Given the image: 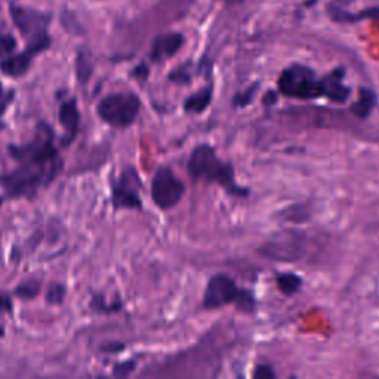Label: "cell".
Here are the masks:
<instances>
[{
	"label": "cell",
	"mask_w": 379,
	"mask_h": 379,
	"mask_svg": "<svg viewBox=\"0 0 379 379\" xmlns=\"http://www.w3.org/2000/svg\"><path fill=\"white\" fill-rule=\"evenodd\" d=\"M8 153L18 163L15 169L0 173V187L8 199L33 200L39 191L51 186L64 166L55 133L45 122L37 124L28 142L8 145Z\"/></svg>",
	"instance_id": "obj_1"
},
{
	"label": "cell",
	"mask_w": 379,
	"mask_h": 379,
	"mask_svg": "<svg viewBox=\"0 0 379 379\" xmlns=\"http://www.w3.org/2000/svg\"><path fill=\"white\" fill-rule=\"evenodd\" d=\"M187 171L193 180L218 184L231 196L246 197L249 194L248 188L240 187L236 182L231 164L222 162L215 149L209 144H200L193 149L187 162Z\"/></svg>",
	"instance_id": "obj_2"
},
{
	"label": "cell",
	"mask_w": 379,
	"mask_h": 379,
	"mask_svg": "<svg viewBox=\"0 0 379 379\" xmlns=\"http://www.w3.org/2000/svg\"><path fill=\"white\" fill-rule=\"evenodd\" d=\"M141 107L142 102L137 94L118 92L104 96L96 105V114L111 128L126 129L137 122Z\"/></svg>",
	"instance_id": "obj_3"
},
{
	"label": "cell",
	"mask_w": 379,
	"mask_h": 379,
	"mask_svg": "<svg viewBox=\"0 0 379 379\" xmlns=\"http://www.w3.org/2000/svg\"><path fill=\"white\" fill-rule=\"evenodd\" d=\"M279 87L281 92L292 98L314 100L325 96L323 79H317L313 70L303 65H294L281 73Z\"/></svg>",
	"instance_id": "obj_4"
},
{
	"label": "cell",
	"mask_w": 379,
	"mask_h": 379,
	"mask_svg": "<svg viewBox=\"0 0 379 379\" xmlns=\"http://www.w3.org/2000/svg\"><path fill=\"white\" fill-rule=\"evenodd\" d=\"M142 181L135 166H124L119 177L111 180V205L116 210H142Z\"/></svg>",
	"instance_id": "obj_5"
},
{
	"label": "cell",
	"mask_w": 379,
	"mask_h": 379,
	"mask_svg": "<svg viewBox=\"0 0 379 379\" xmlns=\"http://www.w3.org/2000/svg\"><path fill=\"white\" fill-rule=\"evenodd\" d=\"M150 193L155 206L162 210H169L181 202L186 194V186L171 168L160 166L153 177Z\"/></svg>",
	"instance_id": "obj_6"
},
{
	"label": "cell",
	"mask_w": 379,
	"mask_h": 379,
	"mask_svg": "<svg viewBox=\"0 0 379 379\" xmlns=\"http://www.w3.org/2000/svg\"><path fill=\"white\" fill-rule=\"evenodd\" d=\"M304 250L305 239L298 231H281L259 249L264 257L280 262L296 261L303 257Z\"/></svg>",
	"instance_id": "obj_7"
},
{
	"label": "cell",
	"mask_w": 379,
	"mask_h": 379,
	"mask_svg": "<svg viewBox=\"0 0 379 379\" xmlns=\"http://www.w3.org/2000/svg\"><path fill=\"white\" fill-rule=\"evenodd\" d=\"M240 289L236 281L227 274H215L208 281L205 295H203V308L217 310L235 303Z\"/></svg>",
	"instance_id": "obj_8"
},
{
	"label": "cell",
	"mask_w": 379,
	"mask_h": 379,
	"mask_svg": "<svg viewBox=\"0 0 379 379\" xmlns=\"http://www.w3.org/2000/svg\"><path fill=\"white\" fill-rule=\"evenodd\" d=\"M12 17L19 30L24 36L30 37V41L34 37L46 34L45 27L47 24V18L45 15L30 11V9L15 8L12 9Z\"/></svg>",
	"instance_id": "obj_9"
},
{
	"label": "cell",
	"mask_w": 379,
	"mask_h": 379,
	"mask_svg": "<svg viewBox=\"0 0 379 379\" xmlns=\"http://www.w3.org/2000/svg\"><path fill=\"white\" fill-rule=\"evenodd\" d=\"M58 120L65 131V138L63 140V145H70L72 141L77 137L80 128V111L77 107V101L74 98L67 100L61 104L60 111H58Z\"/></svg>",
	"instance_id": "obj_10"
},
{
	"label": "cell",
	"mask_w": 379,
	"mask_h": 379,
	"mask_svg": "<svg viewBox=\"0 0 379 379\" xmlns=\"http://www.w3.org/2000/svg\"><path fill=\"white\" fill-rule=\"evenodd\" d=\"M345 76V70L336 69L326 77H323V85H325V96L334 102L343 104L348 100L349 96V87H347L343 80Z\"/></svg>",
	"instance_id": "obj_11"
},
{
	"label": "cell",
	"mask_w": 379,
	"mask_h": 379,
	"mask_svg": "<svg viewBox=\"0 0 379 379\" xmlns=\"http://www.w3.org/2000/svg\"><path fill=\"white\" fill-rule=\"evenodd\" d=\"M182 43H184V37L178 33L159 37L158 41H155L154 45H153L151 60L154 63L164 61L166 58H171V56H173L175 54H177L181 50Z\"/></svg>",
	"instance_id": "obj_12"
},
{
	"label": "cell",
	"mask_w": 379,
	"mask_h": 379,
	"mask_svg": "<svg viewBox=\"0 0 379 379\" xmlns=\"http://www.w3.org/2000/svg\"><path fill=\"white\" fill-rule=\"evenodd\" d=\"M33 56L34 55L27 50L23 54L6 56L5 60L0 61V72L8 77H21L30 69Z\"/></svg>",
	"instance_id": "obj_13"
},
{
	"label": "cell",
	"mask_w": 379,
	"mask_h": 379,
	"mask_svg": "<svg viewBox=\"0 0 379 379\" xmlns=\"http://www.w3.org/2000/svg\"><path fill=\"white\" fill-rule=\"evenodd\" d=\"M212 102V86L202 87L200 91L194 92L187 96L186 101L182 102V109L188 114H202L208 110V107Z\"/></svg>",
	"instance_id": "obj_14"
},
{
	"label": "cell",
	"mask_w": 379,
	"mask_h": 379,
	"mask_svg": "<svg viewBox=\"0 0 379 379\" xmlns=\"http://www.w3.org/2000/svg\"><path fill=\"white\" fill-rule=\"evenodd\" d=\"M375 105H376V95L371 89L362 87V89L358 91V98L353 104L351 111L357 116L358 119H366L369 118V114L373 111Z\"/></svg>",
	"instance_id": "obj_15"
},
{
	"label": "cell",
	"mask_w": 379,
	"mask_h": 379,
	"mask_svg": "<svg viewBox=\"0 0 379 379\" xmlns=\"http://www.w3.org/2000/svg\"><path fill=\"white\" fill-rule=\"evenodd\" d=\"M329 12H330V17L341 23H356V21H362V19H367V18L379 19V8L367 9V11H363L360 14H348L335 6H332V8L329 6Z\"/></svg>",
	"instance_id": "obj_16"
},
{
	"label": "cell",
	"mask_w": 379,
	"mask_h": 379,
	"mask_svg": "<svg viewBox=\"0 0 379 379\" xmlns=\"http://www.w3.org/2000/svg\"><path fill=\"white\" fill-rule=\"evenodd\" d=\"M91 308L94 311H96V313H102V314H111V313H118V311L122 310V303L118 299L116 303H110L107 304L105 303V296L104 295H94L92 299H91Z\"/></svg>",
	"instance_id": "obj_17"
},
{
	"label": "cell",
	"mask_w": 379,
	"mask_h": 379,
	"mask_svg": "<svg viewBox=\"0 0 379 379\" xmlns=\"http://www.w3.org/2000/svg\"><path fill=\"white\" fill-rule=\"evenodd\" d=\"M14 294L21 299H34L39 294H41V281L34 279L23 281L21 285H18L15 288Z\"/></svg>",
	"instance_id": "obj_18"
},
{
	"label": "cell",
	"mask_w": 379,
	"mask_h": 379,
	"mask_svg": "<svg viewBox=\"0 0 379 379\" xmlns=\"http://www.w3.org/2000/svg\"><path fill=\"white\" fill-rule=\"evenodd\" d=\"M301 285H303V280H301L296 274L286 273V274H280L277 277V286L281 292L286 295L295 294L296 290L301 288Z\"/></svg>",
	"instance_id": "obj_19"
},
{
	"label": "cell",
	"mask_w": 379,
	"mask_h": 379,
	"mask_svg": "<svg viewBox=\"0 0 379 379\" xmlns=\"http://www.w3.org/2000/svg\"><path fill=\"white\" fill-rule=\"evenodd\" d=\"M65 292H67V288L61 283H55L52 285L50 289H47L46 292V303L51 304V305H60L63 304V301L65 298Z\"/></svg>",
	"instance_id": "obj_20"
},
{
	"label": "cell",
	"mask_w": 379,
	"mask_h": 379,
	"mask_svg": "<svg viewBox=\"0 0 379 379\" xmlns=\"http://www.w3.org/2000/svg\"><path fill=\"white\" fill-rule=\"evenodd\" d=\"M235 304L237 305V308L240 311H243V313H250V311L255 307L254 295L248 292V290H240L237 295V299L235 301Z\"/></svg>",
	"instance_id": "obj_21"
},
{
	"label": "cell",
	"mask_w": 379,
	"mask_h": 379,
	"mask_svg": "<svg viewBox=\"0 0 379 379\" xmlns=\"http://www.w3.org/2000/svg\"><path fill=\"white\" fill-rule=\"evenodd\" d=\"M76 73H77V77H79V80L82 83H85L87 79H89L91 74H92V67H91L89 61H87L83 55L77 56Z\"/></svg>",
	"instance_id": "obj_22"
},
{
	"label": "cell",
	"mask_w": 379,
	"mask_h": 379,
	"mask_svg": "<svg viewBox=\"0 0 379 379\" xmlns=\"http://www.w3.org/2000/svg\"><path fill=\"white\" fill-rule=\"evenodd\" d=\"M257 91H258V83L248 87L245 92H239L235 96V100H232V105H235V107H246L249 102H252V100H254Z\"/></svg>",
	"instance_id": "obj_23"
},
{
	"label": "cell",
	"mask_w": 379,
	"mask_h": 379,
	"mask_svg": "<svg viewBox=\"0 0 379 379\" xmlns=\"http://www.w3.org/2000/svg\"><path fill=\"white\" fill-rule=\"evenodd\" d=\"M17 42L11 34H0V56H8L15 51Z\"/></svg>",
	"instance_id": "obj_24"
},
{
	"label": "cell",
	"mask_w": 379,
	"mask_h": 379,
	"mask_svg": "<svg viewBox=\"0 0 379 379\" xmlns=\"http://www.w3.org/2000/svg\"><path fill=\"white\" fill-rule=\"evenodd\" d=\"M169 80H172L173 83H180V85H188L191 82V76L187 70V65L186 67H180V69L173 70L171 74H169Z\"/></svg>",
	"instance_id": "obj_25"
},
{
	"label": "cell",
	"mask_w": 379,
	"mask_h": 379,
	"mask_svg": "<svg viewBox=\"0 0 379 379\" xmlns=\"http://www.w3.org/2000/svg\"><path fill=\"white\" fill-rule=\"evenodd\" d=\"M254 378H257V379H274L276 378L274 369L271 367L270 365H259L255 369Z\"/></svg>",
	"instance_id": "obj_26"
},
{
	"label": "cell",
	"mask_w": 379,
	"mask_h": 379,
	"mask_svg": "<svg viewBox=\"0 0 379 379\" xmlns=\"http://www.w3.org/2000/svg\"><path fill=\"white\" fill-rule=\"evenodd\" d=\"M14 303L12 298L5 292H0V314H12Z\"/></svg>",
	"instance_id": "obj_27"
},
{
	"label": "cell",
	"mask_w": 379,
	"mask_h": 379,
	"mask_svg": "<svg viewBox=\"0 0 379 379\" xmlns=\"http://www.w3.org/2000/svg\"><path fill=\"white\" fill-rule=\"evenodd\" d=\"M135 369V362H122L119 365H116L114 367V376H128Z\"/></svg>",
	"instance_id": "obj_28"
},
{
	"label": "cell",
	"mask_w": 379,
	"mask_h": 379,
	"mask_svg": "<svg viewBox=\"0 0 379 379\" xmlns=\"http://www.w3.org/2000/svg\"><path fill=\"white\" fill-rule=\"evenodd\" d=\"M12 100H14V92L11 91L8 95L3 96L2 101H0V132H2V131L6 128V126H8V124L2 120V114L8 110V107H9V104L12 102Z\"/></svg>",
	"instance_id": "obj_29"
},
{
	"label": "cell",
	"mask_w": 379,
	"mask_h": 379,
	"mask_svg": "<svg viewBox=\"0 0 379 379\" xmlns=\"http://www.w3.org/2000/svg\"><path fill=\"white\" fill-rule=\"evenodd\" d=\"M149 74H150L149 67H147V65H144V64L138 65L137 69H135V70L132 72V76H135V77H137V79H140V80H145V79H147Z\"/></svg>",
	"instance_id": "obj_30"
},
{
	"label": "cell",
	"mask_w": 379,
	"mask_h": 379,
	"mask_svg": "<svg viewBox=\"0 0 379 379\" xmlns=\"http://www.w3.org/2000/svg\"><path fill=\"white\" fill-rule=\"evenodd\" d=\"M262 101H264V104L267 107H271L277 101V94L273 92V91H270V92H267V95L264 96V100H262Z\"/></svg>",
	"instance_id": "obj_31"
},
{
	"label": "cell",
	"mask_w": 379,
	"mask_h": 379,
	"mask_svg": "<svg viewBox=\"0 0 379 379\" xmlns=\"http://www.w3.org/2000/svg\"><path fill=\"white\" fill-rule=\"evenodd\" d=\"M124 348V345L123 344H119V345H110V347H105V348H102L104 349V351H120V349H123Z\"/></svg>",
	"instance_id": "obj_32"
},
{
	"label": "cell",
	"mask_w": 379,
	"mask_h": 379,
	"mask_svg": "<svg viewBox=\"0 0 379 379\" xmlns=\"http://www.w3.org/2000/svg\"><path fill=\"white\" fill-rule=\"evenodd\" d=\"M336 2H338L339 5H349V3H353L354 0H336Z\"/></svg>",
	"instance_id": "obj_33"
},
{
	"label": "cell",
	"mask_w": 379,
	"mask_h": 379,
	"mask_svg": "<svg viewBox=\"0 0 379 379\" xmlns=\"http://www.w3.org/2000/svg\"><path fill=\"white\" fill-rule=\"evenodd\" d=\"M2 336H5V329L0 326V338H2Z\"/></svg>",
	"instance_id": "obj_34"
},
{
	"label": "cell",
	"mask_w": 379,
	"mask_h": 379,
	"mask_svg": "<svg viewBox=\"0 0 379 379\" xmlns=\"http://www.w3.org/2000/svg\"><path fill=\"white\" fill-rule=\"evenodd\" d=\"M2 92H3V87H2V83H0V96H2Z\"/></svg>",
	"instance_id": "obj_35"
}]
</instances>
